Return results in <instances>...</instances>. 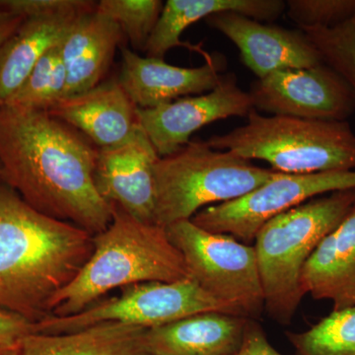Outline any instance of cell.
<instances>
[{"instance_id":"6da1fadb","label":"cell","mask_w":355,"mask_h":355,"mask_svg":"<svg viewBox=\"0 0 355 355\" xmlns=\"http://www.w3.org/2000/svg\"><path fill=\"white\" fill-rule=\"evenodd\" d=\"M98 150L49 112L0 108V180L33 209L92 236L113 218L95 186Z\"/></svg>"},{"instance_id":"7a4b0ae2","label":"cell","mask_w":355,"mask_h":355,"mask_svg":"<svg viewBox=\"0 0 355 355\" xmlns=\"http://www.w3.org/2000/svg\"><path fill=\"white\" fill-rule=\"evenodd\" d=\"M93 249L87 231L44 216L0 180V308L38 323Z\"/></svg>"},{"instance_id":"3957f363","label":"cell","mask_w":355,"mask_h":355,"mask_svg":"<svg viewBox=\"0 0 355 355\" xmlns=\"http://www.w3.org/2000/svg\"><path fill=\"white\" fill-rule=\"evenodd\" d=\"M93 243L87 263L51 300L49 316L76 315L113 289L190 279L166 229L140 221L116 205L111 223L93 236Z\"/></svg>"},{"instance_id":"277c9868","label":"cell","mask_w":355,"mask_h":355,"mask_svg":"<svg viewBox=\"0 0 355 355\" xmlns=\"http://www.w3.org/2000/svg\"><path fill=\"white\" fill-rule=\"evenodd\" d=\"M355 207V190L334 191L277 214L257 233L265 310L273 321L289 324L305 294L301 272L318 245Z\"/></svg>"},{"instance_id":"5b68a950","label":"cell","mask_w":355,"mask_h":355,"mask_svg":"<svg viewBox=\"0 0 355 355\" xmlns=\"http://www.w3.org/2000/svg\"><path fill=\"white\" fill-rule=\"evenodd\" d=\"M205 142L247 160L265 161L284 174L355 170V132L349 121L270 116L254 109L244 125Z\"/></svg>"},{"instance_id":"8992f818","label":"cell","mask_w":355,"mask_h":355,"mask_svg":"<svg viewBox=\"0 0 355 355\" xmlns=\"http://www.w3.org/2000/svg\"><path fill=\"white\" fill-rule=\"evenodd\" d=\"M279 174L205 141H190L156 163L154 223L166 228L191 220L205 207L244 197Z\"/></svg>"},{"instance_id":"52a82bcc","label":"cell","mask_w":355,"mask_h":355,"mask_svg":"<svg viewBox=\"0 0 355 355\" xmlns=\"http://www.w3.org/2000/svg\"><path fill=\"white\" fill-rule=\"evenodd\" d=\"M165 229L183 256L191 279L237 316L253 320L261 316L265 297L253 245L209 232L191 220Z\"/></svg>"},{"instance_id":"ba28073f","label":"cell","mask_w":355,"mask_h":355,"mask_svg":"<svg viewBox=\"0 0 355 355\" xmlns=\"http://www.w3.org/2000/svg\"><path fill=\"white\" fill-rule=\"evenodd\" d=\"M205 312L235 315L193 279L146 282L123 287L118 297L98 301L76 315L44 318L35 323V334L73 333L105 322L151 329Z\"/></svg>"},{"instance_id":"9c48e42d","label":"cell","mask_w":355,"mask_h":355,"mask_svg":"<svg viewBox=\"0 0 355 355\" xmlns=\"http://www.w3.org/2000/svg\"><path fill=\"white\" fill-rule=\"evenodd\" d=\"M345 190H355V170L305 175L279 173L244 197L205 207L191 220L209 232L231 235L253 245L257 233L272 217L319 196Z\"/></svg>"},{"instance_id":"30bf717a","label":"cell","mask_w":355,"mask_h":355,"mask_svg":"<svg viewBox=\"0 0 355 355\" xmlns=\"http://www.w3.org/2000/svg\"><path fill=\"white\" fill-rule=\"evenodd\" d=\"M249 92L259 113L305 120L347 121L355 114V94L328 64L273 72L252 83Z\"/></svg>"},{"instance_id":"8fae6325","label":"cell","mask_w":355,"mask_h":355,"mask_svg":"<svg viewBox=\"0 0 355 355\" xmlns=\"http://www.w3.org/2000/svg\"><path fill=\"white\" fill-rule=\"evenodd\" d=\"M254 110L249 92L243 90L234 73L205 94L180 98L153 109H137L140 127L160 157L176 153L200 128L225 119L244 118Z\"/></svg>"},{"instance_id":"7c38bea8","label":"cell","mask_w":355,"mask_h":355,"mask_svg":"<svg viewBox=\"0 0 355 355\" xmlns=\"http://www.w3.org/2000/svg\"><path fill=\"white\" fill-rule=\"evenodd\" d=\"M159 158L137 123L127 139L98 150L94 181L100 196L135 218L154 223V168Z\"/></svg>"},{"instance_id":"4fadbf2b","label":"cell","mask_w":355,"mask_h":355,"mask_svg":"<svg viewBox=\"0 0 355 355\" xmlns=\"http://www.w3.org/2000/svg\"><path fill=\"white\" fill-rule=\"evenodd\" d=\"M205 20L211 29L237 46L243 64L258 79L273 72L308 69L323 62L302 30L263 24L234 12L214 14Z\"/></svg>"},{"instance_id":"5bb4252c","label":"cell","mask_w":355,"mask_h":355,"mask_svg":"<svg viewBox=\"0 0 355 355\" xmlns=\"http://www.w3.org/2000/svg\"><path fill=\"white\" fill-rule=\"evenodd\" d=\"M118 81L139 109H153L180 98L210 92L220 83V64L212 57L198 67L167 64L162 58H142L121 48Z\"/></svg>"},{"instance_id":"9a60e30c","label":"cell","mask_w":355,"mask_h":355,"mask_svg":"<svg viewBox=\"0 0 355 355\" xmlns=\"http://www.w3.org/2000/svg\"><path fill=\"white\" fill-rule=\"evenodd\" d=\"M137 109L118 79H111L64 98L49 113L105 148L130 137L139 123Z\"/></svg>"},{"instance_id":"2e32d148","label":"cell","mask_w":355,"mask_h":355,"mask_svg":"<svg viewBox=\"0 0 355 355\" xmlns=\"http://www.w3.org/2000/svg\"><path fill=\"white\" fill-rule=\"evenodd\" d=\"M247 318L205 312L147 329L150 355H236L241 347Z\"/></svg>"},{"instance_id":"e0dca14e","label":"cell","mask_w":355,"mask_h":355,"mask_svg":"<svg viewBox=\"0 0 355 355\" xmlns=\"http://www.w3.org/2000/svg\"><path fill=\"white\" fill-rule=\"evenodd\" d=\"M123 40L120 27L96 8L79 17L60 44L67 72L64 98L103 83Z\"/></svg>"},{"instance_id":"ac0fdd59","label":"cell","mask_w":355,"mask_h":355,"mask_svg":"<svg viewBox=\"0 0 355 355\" xmlns=\"http://www.w3.org/2000/svg\"><path fill=\"white\" fill-rule=\"evenodd\" d=\"M303 293L328 300L333 311L355 306V207L326 236L301 272Z\"/></svg>"},{"instance_id":"d6986e66","label":"cell","mask_w":355,"mask_h":355,"mask_svg":"<svg viewBox=\"0 0 355 355\" xmlns=\"http://www.w3.org/2000/svg\"><path fill=\"white\" fill-rule=\"evenodd\" d=\"M96 4L89 0L80 8L23 21L0 51V108L17 92L39 60L62 44L78 18L94 10Z\"/></svg>"},{"instance_id":"ffe728a7","label":"cell","mask_w":355,"mask_h":355,"mask_svg":"<svg viewBox=\"0 0 355 355\" xmlns=\"http://www.w3.org/2000/svg\"><path fill=\"white\" fill-rule=\"evenodd\" d=\"M286 11V1L282 0H168L147 43L146 57L164 60L172 49L186 46L210 60L212 55L198 46L181 41L182 34L191 25L221 12L241 14L260 22L272 23Z\"/></svg>"},{"instance_id":"44dd1931","label":"cell","mask_w":355,"mask_h":355,"mask_svg":"<svg viewBox=\"0 0 355 355\" xmlns=\"http://www.w3.org/2000/svg\"><path fill=\"white\" fill-rule=\"evenodd\" d=\"M147 329L105 322L60 335L31 334L21 343L20 355H150Z\"/></svg>"},{"instance_id":"7402d4cb","label":"cell","mask_w":355,"mask_h":355,"mask_svg":"<svg viewBox=\"0 0 355 355\" xmlns=\"http://www.w3.org/2000/svg\"><path fill=\"white\" fill-rule=\"evenodd\" d=\"M286 336L294 355H355V306L331 311L309 330Z\"/></svg>"},{"instance_id":"603a6c76","label":"cell","mask_w":355,"mask_h":355,"mask_svg":"<svg viewBox=\"0 0 355 355\" xmlns=\"http://www.w3.org/2000/svg\"><path fill=\"white\" fill-rule=\"evenodd\" d=\"M65 88L67 72L58 44L39 60L25 83L6 105L49 112L64 99Z\"/></svg>"},{"instance_id":"cb8c5ba5","label":"cell","mask_w":355,"mask_h":355,"mask_svg":"<svg viewBox=\"0 0 355 355\" xmlns=\"http://www.w3.org/2000/svg\"><path fill=\"white\" fill-rule=\"evenodd\" d=\"M164 4L161 0H101L96 12L114 21L135 51H146Z\"/></svg>"},{"instance_id":"d4e9b609","label":"cell","mask_w":355,"mask_h":355,"mask_svg":"<svg viewBox=\"0 0 355 355\" xmlns=\"http://www.w3.org/2000/svg\"><path fill=\"white\" fill-rule=\"evenodd\" d=\"M302 31L319 51L323 62L338 71L355 94V16L331 29Z\"/></svg>"},{"instance_id":"484cf974","label":"cell","mask_w":355,"mask_h":355,"mask_svg":"<svg viewBox=\"0 0 355 355\" xmlns=\"http://www.w3.org/2000/svg\"><path fill=\"white\" fill-rule=\"evenodd\" d=\"M286 12L301 30L331 29L355 16V0H288Z\"/></svg>"},{"instance_id":"4316f807","label":"cell","mask_w":355,"mask_h":355,"mask_svg":"<svg viewBox=\"0 0 355 355\" xmlns=\"http://www.w3.org/2000/svg\"><path fill=\"white\" fill-rule=\"evenodd\" d=\"M89 0H0V8L24 19L80 8Z\"/></svg>"},{"instance_id":"83f0119b","label":"cell","mask_w":355,"mask_h":355,"mask_svg":"<svg viewBox=\"0 0 355 355\" xmlns=\"http://www.w3.org/2000/svg\"><path fill=\"white\" fill-rule=\"evenodd\" d=\"M35 334V323L25 317L0 308V347L21 345L26 336Z\"/></svg>"},{"instance_id":"f1b7e54d","label":"cell","mask_w":355,"mask_h":355,"mask_svg":"<svg viewBox=\"0 0 355 355\" xmlns=\"http://www.w3.org/2000/svg\"><path fill=\"white\" fill-rule=\"evenodd\" d=\"M236 355H284L268 340L263 327L257 320L249 319L245 329L241 347Z\"/></svg>"},{"instance_id":"f546056e","label":"cell","mask_w":355,"mask_h":355,"mask_svg":"<svg viewBox=\"0 0 355 355\" xmlns=\"http://www.w3.org/2000/svg\"><path fill=\"white\" fill-rule=\"evenodd\" d=\"M24 18L14 15L0 8V51L9 39L17 31Z\"/></svg>"},{"instance_id":"4dcf8cb0","label":"cell","mask_w":355,"mask_h":355,"mask_svg":"<svg viewBox=\"0 0 355 355\" xmlns=\"http://www.w3.org/2000/svg\"><path fill=\"white\" fill-rule=\"evenodd\" d=\"M21 345L0 347V355H20Z\"/></svg>"}]
</instances>
